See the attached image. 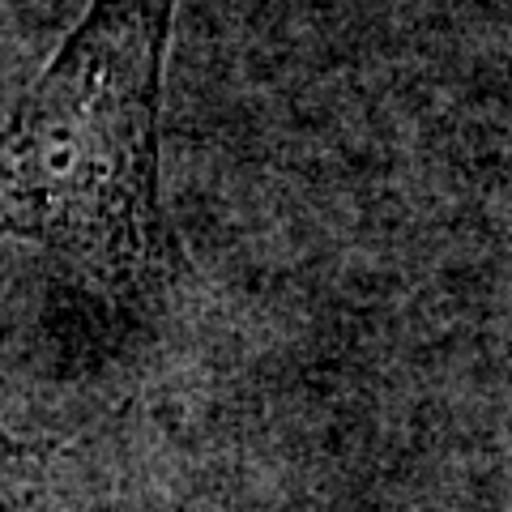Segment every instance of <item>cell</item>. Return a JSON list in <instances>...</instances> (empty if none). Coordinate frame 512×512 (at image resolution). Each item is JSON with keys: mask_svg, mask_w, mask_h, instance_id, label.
<instances>
[{"mask_svg": "<svg viewBox=\"0 0 512 512\" xmlns=\"http://www.w3.org/2000/svg\"><path fill=\"white\" fill-rule=\"evenodd\" d=\"M35 461V448H26L22 440H13L5 427H0V504H5L9 487H18V478L26 474V466Z\"/></svg>", "mask_w": 512, "mask_h": 512, "instance_id": "cell-2", "label": "cell"}, {"mask_svg": "<svg viewBox=\"0 0 512 512\" xmlns=\"http://www.w3.org/2000/svg\"><path fill=\"white\" fill-rule=\"evenodd\" d=\"M175 0H90L0 128V235L35 239L111 295L167 274L158 116Z\"/></svg>", "mask_w": 512, "mask_h": 512, "instance_id": "cell-1", "label": "cell"}]
</instances>
